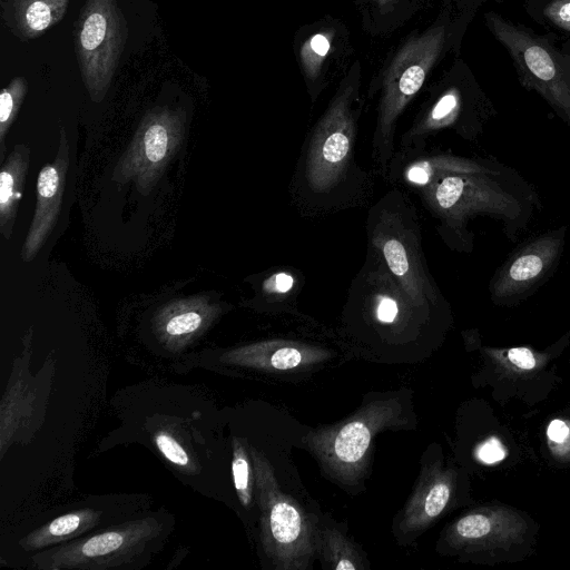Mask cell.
<instances>
[{
	"instance_id": "obj_30",
	"label": "cell",
	"mask_w": 570,
	"mask_h": 570,
	"mask_svg": "<svg viewBox=\"0 0 570 570\" xmlns=\"http://www.w3.org/2000/svg\"><path fill=\"white\" fill-rule=\"evenodd\" d=\"M507 358L520 370H532L537 365V357L528 347H512L508 350Z\"/></svg>"
},
{
	"instance_id": "obj_29",
	"label": "cell",
	"mask_w": 570,
	"mask_h": 570,
	"mask_svg": "<svg viewBox=\"0 0 570 570\" xmlns=\"http://www.w3.org/2000/svg\"><path fill=\"white\" fill-rule=\"evenodd\" d=\"M475 455L481 462L493 464L504 460L507 451L501 441L492 436L478 446Z\"/></svg>"
},
{
	"instance_id": "obj_21",
	"label": "cell",
	"mask_w": 570,
	"mask_h": 570,
	"mask_svg": "<svg viewBox=\"0 0 570 570\" xmlns=\"http://www.w3.org/2000/svg\"><path fill=\"white\" fill-rule=\"evenodd\" d=\"M524 11L547 32L570 40V0H525Z\"/></svg>"
},
{
	"instance_id": "obj_4",
	"label": "cell",
	"mask_w": 570,
	"mask_h": 570,
	"mask_svg": "<svg viewBox=\"0 0 570 570\" xmlns=\"http://www.w3.org/2000/svg\"><path fill=\"white\" fill-rule=\"evenodd\" d=\"M484 19L508 52L520 85L538 94L570 126V40L539 33L497 11H488Z\"/></svg>"
},
{
	"instance_id": "obj_28",
	"label": "cell",
	"mask_w": 570,
	"mask_h": 570,
	"mask_svg": "<svg viewBox=\"0 0 570 570\" xmlns=\"http://www.w3.org/2000/svg\"><path fill=\"white\" fill-rule=\"evenodd\" d=\"M155 442L158 450L171 463L180 466H186L189 464V458L187 452L181 448V445L176 440H174L167 433H157L155 436Z\"/></svg>"
},
{
	"instance_id": "obj_17",
	"label": "cell",
	"mask_w": 570,
	"mask_h": 570,
	"mask_svg": "<svg viewBox=\"0 0 570 570\" xmlns=\"http://www.w3.org/2000/svg\"><path fill=\"white\" fill-rule=\"evenodd\" d=\"M69 0H2V18L20 40L40 37L59 22Z\"/></svg>"
},
{
	"instance_id": "obj_31",
	"label": "cell",
	"mask_w": 570,
	"mask_h": 570,
	"mask_svg": "<svg viewBox=\"0 0 570 570\" xmlns=\"http://www.w3.org/2000/svg\"><path fill=\"white\" fill-rule=\"evenodd\" d=\"M547 435L551 442L562 443L570 435V426L566 421L556 419L550 422Z\"/></svg>"
},
{
	"instance_id": "obj_27",
	"label": "cell",
	"mask_w": 570,
	"mask_h": 570,
	"mask_svg": "<svg viewBox=\"0 0 570 570\" xmlns=\"http://www.w3.org/2000/svg\"><path fill=\"white\" fill-rule=\"evenodd\" d=\"M297 281L287 271H277L268 275L262 283V293L267 298H275L276 302L289 298L296 291Z\"/></svg>"
},
{
	"instance_id": "obj_6",
	"label": "cell",
	"mask_w": 570,
	"mask_h": 570,
	"mask_svg": "<svg viewBox=\"0 0 570 570\" xmlns=\"http://www.w3.org/2000/svg\"><path fill=\"white\" fill-rule=\"evenodd\" d=\"M405 421L397 399L376 400L334 425L312 430L306 444L333 480L352 485L367 469L373 438L383 430L404 425Z\"/></svg>"
},
{
	"instance_id": "obj_5",
	"label": "cell",
	"mask_w": 570,
	"mask_h": 570,
	"mask_svg": "<svg viewBox=\"0 0 570 570\" xmlns=\"http://www.w3.org/2000/svg\"><path fill=\"white\" fill-rule=\"evenodd\" d=\"M261 512V539L274 568L305 570L317 551L318 530L299 503L285 493L267 458L250 448Z\"/></svg>"
},
{
	"instance_id": "obj_18",
	"label": "cell",
	"mask_w": 570,
	"mask_h": 570,
	"mask_svg": "<svg viewBox=\"0 0 570 570\" xmlns=\"http://www.w3.org/2000/svg\"><path fill=\"white\" fill-rule=\"evenodd\" d=\"M29 149L17 145L2 165L0 173V227L8 239L11 236L19 203L21 199L27 170Z\"/></svg>"
},
{
	"instance_id": "obj_19",
	"label": "cell",
	"mask_w": 570,
	"mask_h": 570,
	"mask_svg": "<svg viewBox=\"0 0 570 570\" xmlns=\"http://www.w3.org/2000/svg\"><path fill=\"white\" fill-rule=\"evenodd\" d=\"M317 551L332 569L364 568V560L357 547L336 529L324 528L318 531Z\"/></svg>"
},
{
	"instance_id": "obj_20",
	"label": "cell",
	"mask_w": 570,
	"mask_h": 570,
	"mask_svg": "<svg viewBox=\"0 0 570 570\" xmlns=\"http://www.w3.org/2000/svg\"><path fill=\"white\" fill-rule=\"evenodd\" d=\"M499 517L490 511H476L459 519L450 529L448 539L454 546L479 544L499 535Z\"/></svg>"
},
{
	"instance_id": "obj_16",
	"label": "cell",
	"mask_w": 570,
	"mask_h": 570,
	"mask_svg": "<svg viewBox=\"0 0 570 570\" xmlns=\"http://www.w3.org/2000/svg\"><path fill=\"white\" fill-rule=\"evenodd\" d=\"M148 525L137 522L60 548L52 554L51 560L57 563L53 568L79 567L86 560L114 554L141 540L146 533L150 532V527Z\"/></svg>"
},
{
	"instance_id": "obj_12",
	"label": "cell",
	"mask_w": 570,
	"mask_h": 570,
	"mask_svg": "<svg viewBox=\"0 0 570 570\" xmlns=\"http://www.w3.org/2000/svg\"><path fill=\"white\" fill-rule=\"evenodd\" d=\"M502 165L493 159L429 153L422 148L406 153L395 151L386 178L419 190L450 174L489 171Z\"/></svg>"
},
{
	"instance_id": "obj_23",
	"label": "cell",
	"mask_w": 570,
	"mask_h": 570,
	"mask_svg": "<svg viewBox=\"0 0 570 570\" xmlns=\"http://www.w3.org/2000/svg\"><path fill=\"white\" fill-rule=\"evenodd\" d=\"M212 308L213 306H207L199 299L179 302L171 308V314L165 317V335L181 337L197 332L204 324L206 312Z\"/></svg>"
},
{
	"instance_id": "obj_13",
	"label": "cell",
	"mask_w": 570,
	"mask_h": 570,
	"mask_svg": "<svg viewBox=\"0 0 570 570\" xmlns=\"http://www.w3.org/2000/svg\"><path fill=\"white\" fill-rule=\"evenodd\" d=\"M67 168L68 142L65 130L61 129L56 160L43 166L38 176L36 212L21 252L24 262L37 255L56 224L62 203Z\"/></svg>"
},
{
	"instance_id": "obj_15",
	"label": "cell",
	"mask_w": 570,
	"mask_h": 570,
	"mask_svg": "<svg viewBox=\"0 0 570 570\" xmlns=\"http://www.w3.org/2000/svg\"><path fill=\"white\" fill-rule=\"evenodd\" d=\"M452 494L450 471L438 463L422 466L417 483L404 507L399 528L403 534L426 529L446 508Z\"/></svg>"
},
{
	"instance_id": "obj_9",
	"label": "cell",
	"mask_w": 570,
	"mask_h": 570,
	"mask_svg": "<svg viewBox=\"0 0 570 570\" xmlns=\"http://www.w3.org/2000/svg\"><path fill=\"white\" fill-rule=\"evenodd\" d=\"M567 230V226L549 229L512 252L490 279L491 301L497 305H515L547 283L563 255Z\"/></svg>"
},
{
	"instance_id": "obj_7",
	"label": "cell",
	"mask_w": 570,
	"mask_h": 570,
	"mask_svg": "<svg viewBox=\"0 0 570 570\" xmlns=\"http://www.w3.org/2000/svg\"><path fill=\"white\" fill-rule=\"evenodd\" d=\"M446 39L445 24L412 38L399 50L384 76L372 138V158L384 177L396 150V120L423 86L426 75L443 51Z\"/></svg>"
},
{
	"instance_id": "obj_24",
	"label": "cell",
	"mask_w": 570,
	"mask_h": 570,
	"mask_svg": "<svg viewBox=\"0 0 570 570\" xmlns=\"http://www.w3.org/2000/svg\"><path fill=\"white\" fill-rule=\"evenodd\" d=\"M28 91V81L16 77L4 87L0 95V159L3 160L4 137L14 120Z\"/></svg>"
},
{
	"instance_id": "obj_26",
	"label": "cell",
	"mask_w": 570,
	"mask_h": 570,
	"mask_svg": "<svg viewBox=\"0 0 570 570\" xmlns=\"http://www.w3.org/2000/svg\"><path fill=\"white\" fill-rule=\"evenodd\" d=\"M332 32H318L307 39L301 49V59L306 77H317L331 47Z\"/></svg>"
},
{
	"instance_id": "obj_8",
	"label": "cell",
	"mask_w": 570,
	"mask_h": 570,
	"mask_svg": "<svg viewBox=\"0 0 570 570\" xmlns=\"http://www.w3.org/2000/svg\"><path fill=\"white\" fill-rule=\"evenodd\" d=\"M128 36L117 0H86L75 28V50L83 83L94 101L106 96Z\"/></svg>"
},
{
	"instance_id": "obj_14",
	"label": "cell",
	"mask_w": 570,
	"mask_h": 570,
	"mask_svg": "<svg viewBox=\"0 0 570 570\" xmlns=\"http://www.w3.org/2000/svg\"><path fill=\"white\" fill-rule=\"evenodd\" d=\"M332 357L323 347L287 340L263 341L230 351L229 363L268 372L306 368Z\"/></svg>"
},
{
	"instance_id": "obj_11",
	"label": "cell",
	"mask_w": 570,
	"mask_h": 570,
	"mask_svg": "<svg viewBox=\"0 0 570 570\" xmlns=\"http://www.w3.org/2000/svg\"><path fill=\"white\" fill-rule=\"evenodd\" d=\"M184 119V114L177 109L163 107L148 112L115 175L124 179L135 178L141 186L150 184L178 147Z\"/></svg>"
},
{
	"instance_id": "obj_22",
	"label": "cell",
	"mask_w": 570,
	"mask_h": 570,
	"mask_svg": "<svg viewBox=\"0 0 570 570\" xmlns=\"http://www.w3.org/2000/svg\"><path fill=\"white\" fill-rule=\"evenodd\" d=\"M96 518L97 515L89 510L63 514L28 537L26 544L29 548H40L56 543L90 527Z\"/></svg>"
},
{
	"instance_id": "obj_3",
	"label": "cell",
	"mask_w": 570,
	"mask_h": 570,
	"mask_svg": "<svg viewBox=\"0 0 570 570\" xmlns=\"http://www.w3.org/2000/svg\"><path fill=\"white\" fill-rule=\"evenodd\" d=\"M367 248L386 265L411 301L429 317L448 309L431 275L415 206L400 189H392L368 209Z\"/></svg>"
},
{
	"instance_id": "obj_10",
	"label": "cell",
	"mask_w": 570,
	"mask_h": 570,
	"mask_svg": "<svg viewBox=\"0 0 570 570\" xmlns=\"http://www.w3.org/2000/svg\"><path fill=\"white\" fill-rule=\"evenodd\" d=\"M497 112L479 86L464 89L460 85H451L401 136L397 151L422 149L431 135L444 129H452L463 139L473 140Z\"/></svg>"
},
{
	"instance_id": "obj_25",
	"label": "cell",
	"mask_w": 570,
	"mask_h": 570,
	"mask_svg": "<svg viewBox=\"0 0 570 570\" xmlns=\"http://www.w3.org/2000/svg\"><path fill=\"white\" fill-rule=\"evenodd\" d=\"M233 479L238 498L244 507H248L253 500V490L255 485L253 462L249 461V454L239 440L234 441Z\"/></svg>"
},
{
	"instance_id": "obj_2",
	"label": "cell",
	"mask_w": 570,
	"mask_h": 570,
	"mask_svg": "<svg viewBox=\"0 0 570 570\" xmlns=\"http://www.w3.org/2000/svg\"><path fill=\"white\" fill-rule=\"evenodd\" d=\"M356 90L344 86L331 101L303 146L292 191L306 210H327L353 203L366 186L355 161L360 110Z\"/></svg>"
},
{
	"instance_id": "obj_1",
	"label": "cell",
	"mask_w": 570,
	"mask_h": 570,
	"mask_svg": "<svg viewBox=\"0 0 570 570\" xmlns=\"http://www.w3.org/2000/svg\"><path fill=\"white\" fill-rule=\"evenodd\" d=\"M438 220V232L453 250L471 253L474 235L469 223L478 216L499 220L517 242L528 228L539 198L532 186L507 165L481 173L450 174L416 190Z\"/></svg>"
},
{
	"instance_id": "obj_32",
	"label": "cell",
	"mask_w": 570,
	"mask_h": 570,
	"mask_svg": "<svg viewBox=\"0 0 570 570\" xmlns=\"http://www.w3.org/2000/svg\"><path fill=\"white\" fill-rule=\"evenodd\" d=\"M494 1H502V0H494ZM522 1H525V0H522Z\"/></svg>"
}]
</instances>
